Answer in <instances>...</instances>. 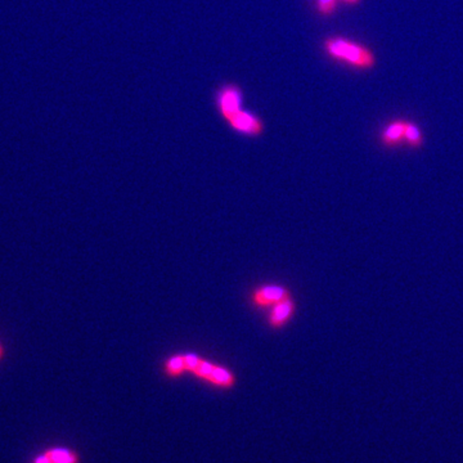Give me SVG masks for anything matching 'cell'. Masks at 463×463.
<instances>
[{"label": "cell", "instance_id": "cell-1", "mask_svg": "<svg viewBox=\"0 0 463 463\" xmlns=\"http://www.w3.org/2000/svg\"><path fill=\"white\" fill-rule=\"evenodd\" d=\"M165 372L172 378H178L184 372H191L196 378L223 389H229L236 384V378L232 372L193 354H178L169 358L165 364Z\"/></svg>", "mask_w": 463, "mask_h": 463}, {"label": "cell", "instance_id": "cell-2", "mask_svg": "<svg viewBox=\"0 0 463 463\" xmlns=\"http://www.w3.org/2000/svg\"><path fill=\"white\" fill-rule=\"evenodd\" d=\"M322 46L330 60L357 71H370L378 63V58L372 49L344 36H328L323 40Z\"/></svg>", "mask_w": 463, "mask_h": 463}, {"label": "cell", "instance_id": "cell-3", "mask_svg": "<svg viewBox=\"0 0 463 463\" xmlns=\"http://www.w3.org/2000/svg\"><path fill=\"white\" fill-rule=\"evenodd\" d=\"M244 100H245L244 90L241 89V86L233 83L220 86L215 93V106L219 115L225 121H228L233 115H236L244 108Z\"/></svg>", "mask_w": 463, "mask_h": 463}, {"label": "cell", "instance_id": "cell-4", "mask_svg": "<svg viewBox=\"0 0 463 463\" xmlns=\"http://www.w3.org/2000/svg\"><path fill=\"white\" fill-rule=\"evenodd\" d=\"M236 132L247 137H260L265 132L264 121L256 113L242 108L227 121Z\"/></svg>", "mask_w": 463, "mask_h": 463}, {"label": "cell", "instance_id": "cell-5", "mask_svg": "<svg viewBox=\"0 0 463 463\" xmlns=\"http://www.w3.org/2000/svg\"><path fill=\"white\" fill-rule=\"evenodd\" d=\"M291 298L290 291L281 286H264L255 290L252 293L251 300L255 306L266 308L273 306L286 298Z\"/></svg>", "mask_w": 463, "mask_h": 463}, {"label": "cell", "instance_id": "cell-6", "mask_svg": "<svg viewBox=\"0 0 463 463\" xmlns=\"http://www.w3.org/2000/svg\"><path fill=\"white\" fill-rule=\"evenodd\" d=\"M405 120H394L385 126L380 135V142L386 148L403 146Z\"/></svg>", "mask_w": 463, "mask_h": 463}, {"label": "cell", "instance_id": "cell-7", "mask_svg": "<svg viewBox=\"0 0 463 463\" xmlns=\"http://www.w3.org/2000/svg\"><path fill=\"white\" fill-rule=\"evenodd\" d=\"M295 313V303L291 298H286L283 301L271 306V314H269V326L274 330L285 327L291 319Z\"/></svg>", "mask_w": 463, "mask_h": 463}, {"label": "cell", "instance_id": "cell-8", "mask_svg": "<svg viewBox=\"0 0 463 463\" xmlns=\"http://www.w3.org/2000/svg\"><path fill=\"white\" fill-rule=\"evenodd\" d=\"M33 463H78V457L66 449H51L40 454Z\"/></svg>", "mask_w": 463, "mask_h": 463}, {"label": "cell", "instance_id": "cell-9", "mask_svg": "<svg viewBox=\"0 0 463 463\" xmlns=\"http://www.w3.org/2000/svg\"><path fill=\"white\" fill-rule=\"evenodd\" d=\"M424 134L421 132L420 126L417 125L416 123L407 121L405 132H404V145L416 150V148H421L424 146Z\"/></svg>", "mask_w": 463, "mask_h": 463}, {"label": "cell", "instance_id": "cell-10", "mask_svg": "<svg viewBox=\"0 0 463 463\" xmlns=\"http://www.w3.org/2000/svg\"><path fill=\"white\" fill-rule=\"evenodd\" d=\"M338 7V0H316V11L323 19H328L336 14Z\"/></svg>", "mask_w": 463, "mask_h": 463}, {"label": "cell", "instance_id": "cell-11", "mask_svg": "<svg viewBox=\"0 0 463 463\" xmlns=\"http://www.w3.org/2000/svg\"><path fill=\"white\" fill-rule=\"evenodd\" d=\"M341 1L348 6H358L362 3V0H341Z\"/></svg>", "mask_w": 463, "mask_h": 463}, {"label": "cell", "instance_id": "cell-12", "mask_svg": "<svg viewBox=\"0 0 463 463\" xmlns=\"http://www.w3.org/2000/svg\"><path fill=\"white\" fill-rule=\"evenodd\" d=\"M1 354H3V349H1V346H0V357H1Z\"/></svg>", "mask_w": 463, "mask_h": 463}]
</instances>
